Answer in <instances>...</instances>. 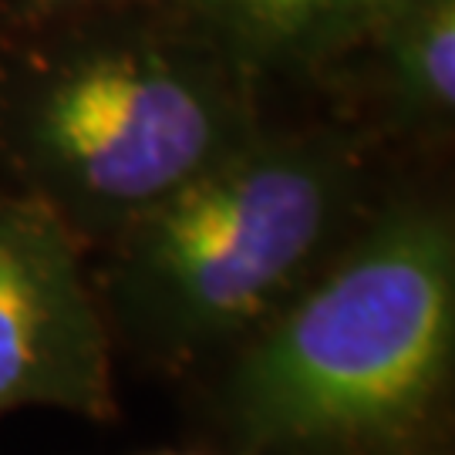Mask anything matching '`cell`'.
<instances>
[{
    "mask_svg": "<svg viewBox=\"0 0 455 455\" xmlns=\"http://www.w3.org/2000/svg\"><path fill=\"white\" fill-rule=\"evenodd\" d=\"M378 0H317V17H321V34H324L327 58L341 54L351 44H358Z\"/></svg>",
    "mask_w": 455,
    "mask_h": 455,
    "instance_id": "8",
    "label": "cell"
},
{
    "mask_svg": "<svg viewBox=\"0 0 455 455\" xmlns=\"http://www.w3.org/2000/svg\"><path fill=\"white\" fill-rule=\"evenodd\" d=\"M156 0H0V20L17 34L44 31L71 20L98 14H118V11H139Z\"/></svg>",
    "mask_w": 455,
    "mask_h": 455,
    "instance_id": "7",
    "label": "cell"
},
{
    "mask_svg": "<svg viewBox=\"0 0 455 455\" xmlns=\"http://www.w3.org/2000/svg\"><path fill=\"white\" fill-rule=\"evenodd\" d=\"M361 216L358 139L263 129L105 246V321L165 364L223 358L324 267Z\"/></svg>",
    "mask_w": 455,
    "mask_h": 455,
    "instance_id": "3",
    "label": "cell"
},
{
    "mask_svg": "<svg viewBox=\"0 0 455 455\" xmlns=\"http://www.w3.org/2000/svg\"><path fill=\"white\" fill-rule=\"evenodd\" d=\"M84 246L48 210L0 193V415L58 408L118 415L112 327L82 263Z\"/></svg>",
    "mask_w": 455,
    "mask_h": 455,
    "instance_id": "4",
    "label": "cell"
},
{
    "mask_svg": "<svg viewBox=\"0 0 455 455\" xmlns=\"http://www.w3.org/2000/svg\"><path fill=\"white\" fill-rule=\"evenodd\" d=\"M257 78L193 14L31 31L0 68V152L17 193L82 246H108L260 135Z\"/></svg>",
    "mask_w": 455,
    "mask_h": 455,
    "instance_id": "2",
    "label": "cell"
},
{
    "mask_svg": "<svg viewBox=\"0 0 455 455\" xmlns=\"http://www.w3.org/2000/svg\"><path fill=\"white\" fill-rule=\"evenodd\" d=\"M455 361V223L402 196L223 355L212 415L236 455H402Z\"/></svg>",
    "mask_w": 455,
    "mask_h": 455,
    "instance_id": "1",
    "label": "cell"
},
{
    "mask_svg": "<svg viewBox=\"0 0 455 455\" xmlns=\"http://www.w3.org/2000/svg\"><path fill=\"white\" fill-rule=\"evenodd\" d=\"M159 455H189V452H159Z\"/></svg>",
    "mask_w": 455,
    "mask_h": 455,
    "instance_id": "9",
    "label": "cell"
},
{
    "mask_svg": "<svg viewBox=\"0 0 455 455\" xmlns=\"http://www.w3.org/2000/svg\"><path fill=\"white\" fill-rule=\"evenodd\" d=\"M391 112L408 129H442L455 112V0H378L368 20Z\"/></svg>",
    "mask_w": 455,
    "mask_h": 455,
    "instance_id": "5",
    "label": "cell"
},
{
    "mask_svg": "<svg viewBox=\"0 0 455 455\" xmlns=\"http://www.w3.org/2000/svg\"><path fill=\"white\" fill-rule=\"evenodd\" d=\"M250 65L307 68L327 61L317 0H182Z\"/></svg>",
    "mask_w": 455,
    "mask_h": 455,
    "instance_id": "6",
    "label": "cell"
}]
</instances>
